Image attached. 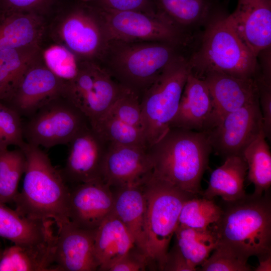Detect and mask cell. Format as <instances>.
I'll return each mask as SVG.
<instances>
[{"mask_svg": "<svg viewBox=\"0 0 271 271\" xmlns=\"http://www.w3.org/2000/svg\"><path fill=\"white\" fill-rule=\"evenodd\" d=\"M148 151L153 176L190 196L202 195L201 182L212 151L206 132L171 127Z\"/></svg>", "mask_w": 271, "mask_h": 271, "instance_id": "obj_1", "label": "cell"}, {"mask_svg": "<svg viewBox=\"0 0 271 271\" xmlns=\"http://www.w3.org/2000/svg\"><path fill=\"white\" fill-rule=\"evenodd\" d=\"M21 149L26 165L22 190L13 200L15 210L29 218L52 220L57 226L69 221L70 190L62 173L40 147L26 143Z\"/></svg>", "mask_w": 271, "mask_h": 271, "instance_id": "obj_2", "label": "cell"}, {"mask_svg": "<svg viewBox=\"0 0 271 271\" xmlns=\"http://www.w3.org/2000/svg\"><path fill=\"white\" fill-rule=\"evenodd\" d=\"M226 203L219 220L210 226L218 244L248 260L271 253V201L268 194L246 195Z\"/></svg>", "mask_w": 271, "mask_h": 271, "instance_id": "obj_3", "label": "cell"}, {"mask_svg": "<svg viewBox=\"0 0 271 271\" xmlns=\"http://www.w3.org/2000/svg\"><path fill=\"white\" fill-rule=\"evenodd\" d=\"M164 42L111 40L98 64L121 86L141 97L178 56Z\"/></svg>", "mask_w": 271, "mask_h": 271, "instance_id": "obj_4", "label": "cell"}, {"mask_svg": "<svg viewBox=\"0 0 271 271\" xmlns=\"http://www.w3.org/2000/svg\"><path fill=\"white\" fill-rule=\"evenodd\" d=\"M257 58L240 39L227 16H219L208 24L200 46L188 61L191 72L200 78L217 72L255 78L259 70Z\"/></svg>", "mask_w": 271, "mask_h": 271, "instance_id": "obj_5", "label": "cell"}, {"mask_svg": "<svg viewBox=\"0 0 271 271\" xmlns=\"http://www.w3.org/2000/svg\"><path fill=\"white\" fill-rule=\"evenodd\" d=\"M80 61L98 63L108 40L96 6L65 0L46 20L45 39Z\"/></svg>", "mask_w": 271, "mask_h": 271, "instance_id": "obj_6", "label": "cell"}, {"mask_svg": "<svg viewBox=\"0 0 271 271\" xmlns=\"http://www.w3.org/2000/svg\"><path fill=\"white\" fill-rule=\"evenodd\" d=\"M191 70L188 60L178 55L142 94L143 133L148 148L170 128Z\"/></svg>", "mask_w": 271, "mask_h": 271, "instance_id": "obj_7", "label": "cell"}, {"mask_svg": "<svg viewBox=\"0 0 271 271\" xmlns=\"http://www.w3.org/2000/svg\"><path fill=\"white\" fill-rule=\"evenodd\" d=\"M144 186L147 256L162 270L171 238L179 224L182 207L193 196L152 175Z\"/></svg>", "mask_w": 271, "mask_h": 271, "instance_id": "obj_8", "label": "cell"}, {"mask_svg": "<svg viewBox=\"0 0 271 271\" xmlns=\"http://www.w3.org/2000/svg\"><path fill=\"white\" fill-rule=\"evenodd\" d=\"M23 124L26 143L50 148L67 144L90 125L85 116L64 95L53 99Z\"/></svg>", "mask_w": 271, "mask_h": 271, "instance_id": "obj_9", "label": "cell"}, {"mask_svg": "<svg viewBox=\"0 0 271 271\" xmlns=\"http://www.w3.org/2000/svg\"><path fill=\"white\" fill-rule=\"evenodd\" d=\"M79 61L78 74L65 83L64 95L91 125L109 110L124 88L98 63Z\"/></svg>", "mask_w": 271, "mask_h": 271, "instance_id": "obj_10", "label": "cell"}, {"mask_svg": "<svg viewBox=\"0 0 271 271\" xmlns=\"http://www.w3.org/2000/svg\"><path fill=\"white\" fill-rule=\"evenodd\" d=\"M108 40L164 42L176 45L180 30L159 12L114 11L96 5Z\"/></svg>", "mask_w": 271, "mask_h": 271, "instance_id": "obj_11", "label": "cell"}, {"mask_svg": "<svg viewBox=\"0 0 271 271\" xmlns=\"http://www.w3.org/2000/svg\"><path fill=\"white\" fill-rule=\"evenodd\" d=\"M263 130L258 99L223 116L206 131L212 150L227 157L242 156L245 149Z\"/></svg>", "mask_w": 271, "mask_h": 271, "instance_id": "obj_12", "label": "cell"}, {"mask_svg": "<svg viewBox=\"0 0 271 271\" xmlns=\"http://www.w3.org/2000/svg\"><path fill=\"white\" fill-rule=\"evenodd\" d=\"M65 86V82L46 67L41 55L25 69L4 103L21 117L29 118L48 102L63 95Z\"/></svg>", "mask_w": 271, "mask_h": 271, "instance_id": "obj_13", "label": "cell"}, {"mask_svg": "<svg viewBox=\"0 0 271 271\" xmlns=\"http://www.w3.org/2000/svg\"><path fill=\"white\" fill-rule=\"evenodd\" d=\"M152 173L153 165L148 149L106 144L101 179L111 188L142 184Z\"/></svg>", "mask_w": 271, "mask_h": 271, "instance_id": "obj_14", "label": "cell"}, {"mask_svg": "<svg viewBox=\"0 0 271 271\" xmlns=\"http://www.w3.org/2000/svg\"><path fill=\"white\" fill-rule=\"evenodd\" d=\"M111 188L101 179H97L79 183L70 190V221L80 228L96 229L113 210L114 194Z\"/></svg>", "mask_w": 271, "mask_h": 271, "instance_id": "obj_15", "label": "cell"}, {"mask_svg": "<svg viewBox=\"0 0 271 271\" xmlns=\"http://www.w3.org/2000/svg\"><path fill=\"white\" fill-rule=\"evenodd\" d=\"M57 226L54 261L58 270L98 269L94 251L96 229L80 228L73 225L70 220Z\"/></svg>", "mask_w": 271, "mask_h": 271, "instance_id": "obj_16", "label": "cell"}, {"mask_svg": "<svg viewBox=\"0 0 271 271\" xmlns=\"http://www.w3.org/2000/svg\"><path fill=\"white\" fill-rule=\"evenodd\" d=\"M227 18L237 34L256 57L271 46V0H238Z\"/></svg>", "mask_w": 271, "mask_h": 271, "instance_id": "obj_17", "label": "cell"}, {"mask_svg": "<svg viewBox=\"0 0 271 271\" xmlns=\"http://www.w3.org/2000/svg\"><path fill=\"white\" fill-rule=\"evenodd\" d=\"M69 144V154L62 173L66 181L79 184L101 179L106 144L90 126L80 131Z\"/></svg>", "mask_w": 271, "mask_h": 271, "instance_id": "obj_18", "label": "cell"}, {"mask_svg": "<svg viewBox=\"0 0 271 271\" xmlns=\"http://www.w3.org/2000/svg\"><path fill=\"white\" fill-rule=\"evenodd\" d=\"M201 78L205 81L213 100L212 128L225 114L258 99L255 78H239L217 72L206 73Z\"/></svg>", "mask_w": 271, "mask_h": 271, "instance_id": "obj_19", "label": "cell"}, {"mask_svg": "<svg viewBox=\"0 0 271 271\" xmlns=\"http://www.w3.org/2000/svg\"><path fill=\"white\" fill-rule=\"evenodd\" d=\"M214 105L203 79L189 73L170 128L206 132L213 124Z\"/></svg>", "mask_w": 271, "mask_h": 271, "instance_id": "obj_20", "label": "cell"}, {"mask_svg": "<svg viewBox=\"0 0 271 271\" xmlns=\"http://www.w3.org/2000/svg\"><path fill=\"white\" fill-rule=\"evenodd\" d=\"M144 184L117 188L113 211L129 232L134 245L148 257Z\"/></svg>", "mask_w": 271, "mask_h": 271, "instance_id": "obj_21", "label": "cell"}, {"mask_svg": "<svg viewBox=\"0 0 271 271\" xmlns=\"http://www.w3.org/2000/svg\"><path fill=\"white\" fill-rule=\"evenodd\" d=\"M134 243L129 232L113 211L95 230L94 251L99 270H108Z\"/></svg>", "mask_w": 271, "mask_h": 271, "instance_id": "obj_22", "label": "cell"}, {"mask_svg": "<svg viewBox=\"0 0 271 271\" xmlns=\"http://www.w3.org/2000/svg\"><path fill=\"white\" fill-rule=\"evenodd\" d=\"M46 19L35 14H0V51L42 46Z\"/></svg>", "mask_w": 271, "mask_h": 271, "instance_id": "obj_23", "label": "cell"}, {"mask_svg": "<svg viewBox=\"0 0 271 271\" xmlns=\"http://www.w3.org/2000/svg\"><path fill=\"white\" fill-rule=\"evenodd\" d=\"M52 220L24 217L0 203V237L14 244L31 246L42 244L53 238Z\"/></svg>", "mask_w": 271, "mask_h": 271, "instance_id": "obj_24", "label": "cell"}, {"mask_svg": "<svg viewBox=\"0 0 271 271\" xmlns=\"http://www.w3.org/2000/svg\"><path fill=\"white\" fill-rule=\"evenodd\" d=\"M247 172V164L242 156L226 157L223 164L211 173L202 196L209 199L220 196L227 202L243 198L246 195L244 183Z\"/></svg>", "mask_w": 271, "mask_h": 271, "instance_id": "obj_25", "label": "cell"}, {"mask_svg": "<svg viewBox=\"0 0 271 271\" xmlns=\"http://www.w3.org/2000/svg\"><path fill=\"white\" fill-rule=\"evenodd\" d=\"M55 236L42 244H14L6 249L0 259V271L58 270L54 261Z\"/></svg>", "mask_w": 271, "mask_h": 271, "instance_id": "obj_26", "label": "cell"}, {"mask_svg": "<svg viewBox=\"0 0 271 271\" xmlns=\"http://www.w3.org/2000/svg\"><path fill=\"white\" fill-rule=\"evenodd\" d=\"M42 46L0 51V101L10 97L23 71L41 55Z\"/></svg>", "mask_w": 271, "mask_h": 271, "instance_id": "obj_27", "label": "cell"}, {"mask_svg": "<svg viewBox=\"0 0 271 271\" xmlns=\"http://www.w3.org/2000/svg\"><path fill=\"white\" fill-rule=\"evenodd\" d=\"M174 234L175 244L190 265L196 269L207 259L218 244L210 226L201 229L178 224Z\"/></svg>", "mask_w": 271, "mask_h": 271, "instance_id": "obj_28", "label": "cell"}, {"mask_svg": "<svg viewBox=\"0 0 271 271\" xmlns=\"http://www.w3.org/2000/svg\"><path fill=\"white\" fill-rule=\"evenodd\" d=\"M242 156L247 166V178L254 186L253 194L262 195L271 185V153L263 131L245 149Z\"/></svg>", "mask_w": 271, "mask_h": 271, "instance_id": "obj_29", "label": "cell"}, {"mask_svg": "<svg viewBox=\"0 0 271 271\" xmlns=\"http://www.w3.org/2000/svg\"><path fill=\"white\" fill-rule=\"evenodd\" d=\"M106 144H116L148 149L143 131L107 112L90 125Z\"/></svg>", "mask_w": 271, "mask_h": 271, "instance_id": "obj_30", "label": "cell"}, {"mask_svg": "<svg viewBox=\"0 0 271 271\" xmlns=\"http://www.w3.org/2000/svg\"><path fill=\"white\" fill-rule=\"evenodd\" d=\"M155 1L159 11L179 30L180 27L192 26L205 20L210 9L206 0Z\"/></svg>", "mask_w": 271, "mask_h": 271, "instance_id": "obj_31", "label": "cell"}, {"mask_svg": "<svg viewBox=\"0 0 271 271\" xmlns=\"http://www.w3.org/2000/svg\"><path fill=\"white\" fill-rule=\"evenodd\" d=\"M25 165V155L21 149H0V203L13 202Z\"/></svg>", "mask_w": 271, "mask_h": 271, "instance_id": "obj_32", "label": "cell"}, {"mask_svg": "<svg viewBox=\"0 0 271 271\" xmlns=\"http://www.w3.org/2000/svg\"><path fill=\"white\" fill-rule=\"evenodd\" d=\"M222 209L213 200L204 197H192L184 203L179 217V224L205 229L219 219Z\"/></svg>", "mask_w": 271, "mask_h": 271, "instance_id": "obj_33", "label": "cell"}, {"mask_svg": "<svg viewBox=\"0 0 271 271\" xmlns=\"http://www.w3.org/2000/svg\"><path fill=\"white\" fill-rule=\"evenodd\" d=\"M41 57L46 67L65 83L77 76L79 61L64 46L53 43L46 47L42 46Z\"/></svg>", "mask_w": 271, "mask_h": 271, "instance_id": "obj_34", "label": "cell"}, {"mask_svg": "<svg viewBox=\"0 0 271 271\" xmlns=\"http://www.w3.org/2000/svg\"><path fill=\"white\" fill-rule=\"evenodd\" d=\"M26 144L21 115L0 101V149L8 148L10 146L23 149Z\"/></svg>", "mask_w": 271, "mask_h": 271, "instance_id": "obj_35", "label": "cell"}, {"mask_svg": "<svg viewBox=\"0 0 271 271\" xmlns=\"http://www.w3.org/2000/svg\"><path fill=\"white\" fill-rule=\"evenodd\" d=\"M107 112L124 122L141 129L143 132L140 97L133 92L124 88Z\"/></svg>", "mask_w": 271, "mask_h": 271, "instance_id": "obj_36", "label": "cell"}, {"mask_svg": "<svg viewBox=\"0 0 271 271\" xmlns=\"http://www.w3.org/2000/svg\"><path fill=\"white\" fill-rule=\"evenodd\" d=\"M202 271H250L247 259L218 244L213 253L201 265Z\"/></svg>", "mask_w": 271, "mask_h": 271, "instance_id": "obj_37", "label": "cell"}, {"mask_svg": "<svg viewBox=\"0 0 271 271\" xmlns=\"http://www.w3.org/2000/svg\"><path fill=\"white\" fill-rule=\"evenodd\" d=\"M65 0H0V14H32L47 19Z\"/></svg>", "mask_w": 271, "mask_h": 271, "instance_id": "obj_38", "label": "cell"}, {"mask_svg": "<svg viewBox=\"0 0 271 271\" xmlns=\"http://www.w3.org/2000/svg\"><path fill=\"white\" fill-rule=\"evenodd\" d=\"M97 6L114 11H137L153 15L159 13L155 0H99Z\"/></svg>", "mask_w": 271, "mask_h": 271, "instance_id": "obj_39", "label": "cell"}, {"mask_svg": "<svg viewBox=\"0 0 271 271\" xmlns=\"http://www.w3.org/2000/svg\"><path fill=\"white\" fill-rule=\"evenodd\" d=\"M255 80L258 91V100L260 108L263 130L266 139L270 140L271 137V84L267 83L259 73Z\"/></svg>", "mask_w": 271, "mask_h": 271, "instance_id": "obj_40", "label": "cell"}, {"mask_svg": "<svg viewBox=\"0 0 271 271\" xmlns=\"http://www.w3.org/2000/svg\"><path fill=\"white\" fill-rule=\"evenodd\" d=\"M148 258L136 246L118 260L108 271H141L145 270Z\"/></svg>", "mask_w": 271, "mask_h": 271, "instance_id": "obj_41", "label": "cell"}, {"mask_svg": "<svg viewBox=\"0 0 271 271\" xmlns=\"http://www.w3.org/2000/svg\"><path fill=\"white\" fill-rule=\"evenodd\" d=\"M188 262L177 245L175 244L173 247L167 253L162 270L165 271H195Z\"/></svg>", "mask_w": 271, "mask_h": 271, "instance_id": "obj_42", "label": "cell"}, {"mask_svg": "<svg viewBox=\"0 0 271 271\" xmlns=\"http://www.w3.org/2000/svg\"><path fill=\"white\" fill-rule=\"evenodd\" d=\"M259 264L254 269L255 271L271 270V253L265 254L258 258Z\"/></svg>", "mask_w": 271, "mask_h": 271, "instance_id": "obj_43", "label": "cell"}, {"mask_svg": "<svg viewBox=\"0 0 271 271\" xmlns=\"http://www.w3.org/2000/svg\"><path fill=\"white\" fill-rule=\"evenodd\" d=\"M2 253H3V252H1V251H0V259H1V257H2Z\"/></svg>", "mask_w": 271, "mask_h": 271, "instance_id": "obj_44", "label": "cell"}]
</instances>
